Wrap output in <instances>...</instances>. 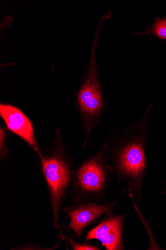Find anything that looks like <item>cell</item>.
<instances>
[{
    "mask_svg": "<svg viewBox=\"0 0 166 250\" xmlns=\"http://www.w3.org/2000/svg\"><path fill=\"white\" fill-rule=\"evenodd\" d=\"M102 153L93 156L79 169L74 192V204L84 202L104 203L108 188V167Z\"/></svg>",
    "mask_w": 166,
    "mask_h": 250,
    "instance_id": "cell-2",
    "label": "cell"
},
{
    "mask_svg": "<svg viewBox=\"0 0 166 250\" xmlns=\"http://www.w3.org/2000/svg\"><path fill=\"white\" fill-rule=\"evenodd\" d=\"M42 170L50 195L55 229H60V212L62 204L71 192L72 174L67 163L58 155L44 157L40 155Z\"/></svg>",
    "mask_w": 166,
    "mask_h": 250,
    "instance_id": "cell-3",
    "label": "cell"
},
{
    "mask_svg": "<svg viewBox=\"0 0 166 250\" xmlns=\"http://www.w3.org/2000/svg\"><path fill=\"white\" fill-rule=\"evenodd\" d=\"M152 31L159 37L166 39V19L158 20Z\"/></svg>",
    "mask_w": 166,
    "mask_h": 250,
    "instance_id": "cell-8",
    "label": "cell"
},
{
    "mask_svg": "<svg viewBox=\"0 0 166 250\" xmlns=\"http://www.w3.org/2000/svg\"><path fill=\"white\" fill-rule=\"evenodd\" d=\"M0 115L10 130L38 151L32 124L24 113L12 105L1 104Z\"/></svg>",
    "mask_w": 166,
    "mask_h": 250,
    "instance_id": "cell-7",
    "label": "cell"
},
{
    "mask_svg": "<svg viewBox=\"0 0 166 250\" xmlns=\"http://www.w3.org/2000/svg\"><path fill=\"white\" fill-rule=\"evenodd\" d=\"M125 215H111L89 231L85 241H100L107 250H123V232Z\"/></svg>",
    "mask_w": 166,
    "mask_h": 250,
    "instance_id": "cell-5",
    "label": "cell"
},
{
    "mask_svg": "<svg viewBox=\"0 0 166 250\" xmlns=\"http://www.w3.org/2000/svg\"><path fill=\"white\" fill-rule=\"evenodd\" d=\"M0 151H1V158L4 157L7 154L6 142L5 139V132L3 129L0 131Z\"/></svg>",
    "mask_w": 166,
    "mask_h": 250,
    "instance_id": "cell-10",
    "label": "cell"
},
{
    "mask_svg": "<svg viewBox=\"0 0 166 250\" xmlns=\"http://www.w3.org/2000/svg\"><path fill=\"white\" fill-rule=\"evenodd\" d=\"M87 79L81 89L78 102L86 118L97 117L103 107V103L98 80L95 64L92 62Z\"/></svg>",
    "mask_w": 166,
    "mask_h": 250,
    "instance_id": "cell-6",
    "label": "cell"
},
{
    "mask_svg": "<svg viewBox=\"0 0 166 250\" xmlns=\"http://www.w3.org/2000/svg\"><path fill=\"white\" fill-rule=\"evenodd\" d=\"M116 200L112 203L84 202L74 204L72 208H66V213L70 219L68 225L78 238L81 237L84 229L102 215L109 213L116 205Z\"/></svg>",
    "mask_w": 166,
    "mask_h": 250,
    "instance_id": "cell-4",
    "label": "cell"
},
{
    "mask_svg": "<svg viewBox=\"0 0 166 250\" xmlns=\"http://www.w3.org/2000/svg\"><path fill=\"white\" fill-rule=\"evenodd\" d=\"M113 162L117 175L126 182L127 189L139 201L146 167L142 141L137 138L123 142L117 148Z\"/></svg>",
    "mask_w": 166,
    "mask_h": 250,
    "instance_id": "cell-1",
    "label": "cell"
},
{
    "mask_svg": "<svg viewBox=\"0 0 166 250\" xmlns=\"http://www.w3.org/2000/svg\"><path fill=\"white\" fill-rule=\"evenodd\" d=\"M65 238L69 243L71 249L74 250H99V248L88 244H80L75 242L73 239L68 236Z\"/></svg>",
    "mask_w": 166,
    "mask_h": 250,
    "instance_id": "cell-9",
    "label": "cell"
}]
</instances>
